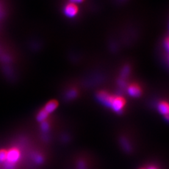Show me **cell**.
Segmentation results:
<instances>
[{
    "mask_svg": "<svg viewBox=\"0 0 169 169\" xmlns=\"http://www.w3.org/2000/svg\"><path fill=\"white\" fill-rule=\"evenodd\" d=\"M98 99L103 103L104 105L111 107L112 102L115 97L109 95L107 92L105 91H101L98 93Z\"/></svg>",
    "mask_w": 169,
    "mask_h": 169,
    "instance_id": "1",
    "label": "cell"
},
{
    "mask_svg": "<svg viewBox=\"0 0 169 169\" xmlns=\"http://www.w3.org/2000/svg\"><path fill=\"white\" fill-rule=\"evenodd\" d=\"M7 160V151L0 150V162H5Z\"/></svg>",
    "mask_w": 169,
    "mask_h": 169,
    "instance_id": "9",
    "label": "cell"
},
{
    "mask_svg": "<svg viewBox=\"0 0 169 169\" xmlns=\"http://www.w3.org/2000/svg\"><path fill=\"white\" fill-rule=\"evenodd\" d=\"M128 92L130 96L133 97H138L142 94V90L138 85L132 84L128 88Z\"/></svg>",
    "mask_w": 169,
    "mask_h": 169,
    "instance_id": "5",
    "label": "cell"
},
{
    "mask_svg": "<svg viewBox=\"0 0 169 169\" xmlns=\"http://www.w3.org/2000/svg\"><path fill=\"white\" fill-rule=\"evenodd\" d=\"M165 119H166L167 120H168V121H169V114L167 115H165Z\"/></svg>",
    "mask_w": 169,
    "mask_h": 169,
    "instance_id": "14",
    "label": "cell"
},
{
    "mask_svg": "<svg viewBox=\"0 0 169 169\" xmlns=\"http://www.w3.org/2000/svg\"><path fill=\"white\" fill-rule=\"evenodd\" d=\"M158 111L164 116L169 114V104L167 102H161L158 106Z\"/></svg>",
    "mask_w": 169,
    "mask_h": 169,
    "instance_id": "7",
    "label": "cell"
},
{
    "mask_svg": "<svg viewBox=\"0 0 169 169\" xmlns=\"http://www.w3.org/2000/svg\"><path fill=\"white\" fill-rule=\"evenodd\" d=\"M147 169H157V168H155L154 167H149Z\"/></svg>",
    "mask_w": 169,
    "mask_h": 169,
    "instance_id": "15",
    "label": "cell"
},
{
    "mask_svg": "<svg viewBox=\"0 0 169 169\" xmlns=\"http://www.w3.org/2000/svg\"><path fill=\"white\" fill-rule=\"evenodd\" d=\"M16 167V164L15 163L9 162L8 160L5 162V167L6 169H14Z\"/></svg>",
    "mask_w": 169,
    "mask_h": 169,
    "instance_id": "10",
    "label": "cell"
},
{
    "mask_svg": "<svg viewBox=\"0 0 169 169\" xmlns=\"http://www.w3.org/2000/svg\"><path fill=\"white\" fill-rule=\"evenodd\" d=\"M125 103V100L123 97H122V96H117V97L114 98L111 105V107L114 111L120 112V111H122L124 107Z\"/></svg>",
    "mask_w": 169,
    "mask_h": 169,
    "instance_id": "2",
    "label": "cell"
},
{
    "mask_svg": "<svg viewBox=\"0 0 169 169\" xmlns=\"http://www.w3.org/2000/svg\"><path fill=\"white\" fill-rule=\"evenodd\" d=\"M58 104L57 102V101L56 100H51L48 104H46V105H45L44 108H43L48 114L52 113L53 112H54L58 107Z\"/></svg>",
    "mask_w": 169,
    "mask_h": 169,
    "instance_id": "6",
    "label": "cell"
},
{
    "mask_svg": "<svg viewBox=\"0 0 169 169\" xmlns=\"http://www.w3.org/2000/svg\"><path fill=\"white\" fill-rule=\"evenodd\" d=\"M41 129L44 131H47L49 129V125H48V123L46 122H43L42 125H41Z\"/></svg>",
    "mask_w": 169,
    "mask_h": 169,
    "instance_id": "12",
    "label": "cell"
},
{
    "mask_svg": "<svg viewBox=\"0 0 169 169\" xmlns=\"http://www.w3.org/2000/svg\"><path fill=\"white\" fill-rule=\"evenodd\" d=\"M20 158V152L17 149H11L7 151V160L9 162L16 163Z\"/></svg>",
    "mask_w": 169,
    "mask_h": 169,
    "instance_id": "4",
    "label": "cell"
},
{
    "mask_svg": "<svg viewBox=\"0 0 169 169\" xmlns=\"http://www.w3.org/2000/svg\"><path fill=\"white\" fill-rule=\"evenodd\" d=\"M35 162L36 163H41L43 161V158L41 155H36L35 157V158H34Z\"/></svg>",
    "mask_w": 169,
    "mask_h": 169,
    "instance_id": "11",
    "label": "cell"
},
{
    "mask_svg": "<svg viewBox=\"0 0 169 169\" xmlns=\"http://www.w3.org/2000/svg\"><path fill=\"white\" fill-rule=\"evenodd\" d=\"M78 6L74 3H70L66 5L64 9L65 14L68 17H74L78 13Z\"/></svg>",
    "mask_w": 169,
    "mask_h": 169,
    "instance_id": "3",
    "label": "cell"
},
{
    "mask_svg": "<svg viewBox=\"0 0 169 169\" xmlns=\"http://www.w3.org/2000/svg\"><path fill=\"white\" fill-rule=\"evenodd\" d=\"M165 46L166 48V49L169 52V37L167 38L165 40Z\"/></svg>",
    "mask_w": 169,
    "mask_h": 169,
    "instance_id": "13",
    "label": "cell"
},
{
    "mask_svg": "<svg viewBox=\"0 0 169 169\" xmlns=\"http://www.w3.org/2000/svg\"><path fill=\"white\" fill-rule=\"evenodd\" d=\"M48 115V113L44 110H41L38 114L37 115V120L39 122H44V120H46V118H47Z\"/></svg>",
    "mask_w": 169,
    "mask_h": 169,
    "instance_id": "8",
    "label": "cell"
}]
</instances>
